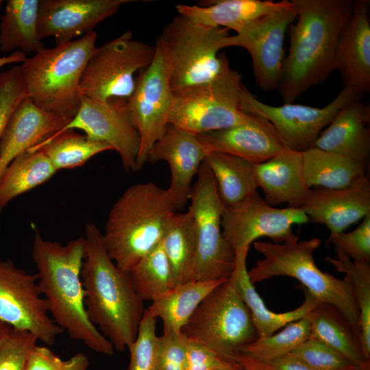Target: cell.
Returning <instances> with one entry per match:
<instances>
[{"label": "cell", "mask_w": 370, "mask_h": 370, "mask_svg": "<svg viewBox=\"0 0 370 370\" xmlns=\"http://www.w3.org/2000/svg\"><path fill=\"white\" fill-rule=\"evenodd\" d=\"M291 1L296 22L288 28V51L276 88L285 103H293L334 71L338 40L355 3L353 0Z\"/></svg>", "instance_id": "1"}, {"label": "cell", "mask_w": 370, "mask_h": 370, "mask_svg": "<svg viewBox=\"0 0 370 370\" xmlns=\"http://www.w3.org/2000/svg\"><path fill=\"white\" fill-rule=\"evenodd\" d=\"M85 256L84 237L62 245L45 240L37 230L34 232L32 259L38 270V286L52 319L71 339L82 341L97 353L112 356V344L86 312L80 275Z\"/></svg>", "instance_id": "2"}, {"label": "cell", "mask_w": 370, "mask_h": 370, "mask_svg": "<svg viewBox=\"0 0 370 370\" xmlns=\"http://www.w3.org/2000/svg\"><path fill=\"white\" fill-rule=\"evenodd\" d=\"M86 256L81 269L84 306L92 323L123 352L135 340L145 312L144 301L135 292L128 273L109 256L97 225L85 227Z\"/></svg>", "instance_id": "3"}, {"label": "cell", "mask_w": 370, "mask_h": 370, "mask_svg": "<svg viewBox=\"0 0 370 370\" xmlns=\"http://www.w3.org/2000/svg\"><path fill=\"white\" fill-rule=\"evenodd\" d=\"M177 211L168 189L152 182L127 188L110 209L102 234L116 267L127 273L158 246Z\"/></svg>", "instance_id": "4"}, {"label": "cell", "mask_w": 370, "mask_h": 370, "mask_svg": "<svg viewBox=\"0 0 370 370\" xmlns=\"http://www.w3.org/2000/svg\"><path fill=\"white\" fill-rule=\"evenodd\" d=\"M321 243L319 238L300 241L295 234L282 243L255 241L254 247L263 258L248 271L250 281L254 284L276 276L297 280L319 301L336 308L360 338L359 310L351 282L317 266L314 253Z\"/></svg>", "instance_id": "5"}, {"label": "cell", "mask_w": 370, "mask_h": 370, "mask_svg": "<svg viewBox=\"0 0 370 370\" xmlns=\"http://www.w3.org/2000/svg\"><path fill=\"white\" fill-rule=\"evenodd\" d=\"M97 38V32L91 31L27 58L19 66L27 97L38 108L69 122L80 106L79 81Z\"/></svg>", "instance_id": "6"}, {"label": "cell", "mask_w": 370, "mask_h": 370, "mask_svg": "<svg viewBox=\"0 0 370 370\" xmlns=\"http://www.w3.org/2000/svg\"><path fill=\"white\" fill-rule=\"evenodd\" d=\"M230 36L227 29L203 25L180 14L164 25L156 41L173 92L211 82L230 66L226 56L219 54Z\"/></svg>", "instance_id": "7"}, {"label": "cell", "mask_w": 370, "mask_h": 370, "mask_svg": "<svg viewBox=\"0 0 370 370\" xmlns=\"http://www.w3.org/2000/svg\"><path fill=\"white\" fill-rule=\"evenodd\" d=\"M182 332L188 340L231 362H235L239 347L258 338L250 312L232 275L202 300Z\"/></svg>", "instance_id": "8"}, {"label": "cell", "mask_w": 370, "mask_h": 370, "mask_svg": "<svg viewBox=\"0 0 370 370\" xmlns=\"http://www.w3.org/2000/svg\"><path fill=\"white\" fill-rule=\"evenodd\" d=\"M243 86L230 66L211 82L173 92L169 124L197 136L255 121L240 108Z\"/></svg>", "instance_id": "9"}, {"label": "cell", "mask_w": 370, "mask_h": 370, "mask_svg": "<svg viewBox=\"0 0 370 370\" xmlns=\"http://www.w3.org/2000/svg\"><path fill=\"white\" fill-rule=\"evenodd\" d=\"M155 53V45L134 40L130 30L95 47L80 78L79 96L127 102L136 86L135 74L150 64Z\"/></svg>", "instance_id": "10"}, {"label": "cell", "mask_w": 370, "mask_h": 370, "mask_svg": "<svg viewBox=\"0 0 370 370\" xmlns=\"http://www.w3.org/2000/svg\"><path fill=\"white\" fill-rule=\"evenodd\" d=\"M188 207L197 238V258L193 280L229 278L234 269L236 252L224 238L221 228L225 206L205 162L192 185Z\"/></svg>", "instance_id": "11"}, {"label": "cell", "mask_w": 370, "mask_h": 370, "mask_svg": "<svg viewBox=\"0 0 370 370\" xmlns=\"http://www.w3.org/2000/svg\"><path fill=\"white\" fill-rule=\"evenodd\" d=\"M361 97L352 89L343 87L335 98L322 108L294 103L275 106L262 102L243 86L240 108L247 114L269 121L286 149L303 153L314 147L321 132L340 109Z\"/></svg>", "instance_id": "12"}, {"label": "cell", "mask_w": 370, "mask_h": 370, "mask_svg": "<svg viewBox=\"0 0 370 370\" xmlns=\"http://www.w3.org/2000/svg\"><path fill=\"white\" fill-rule=\"evenodd\" d=\"M155 46L152 62L138 73L134 92L125 104L140 136L137 170L147 161L149 151L166 131L173 103L164 56L157 41Z\"/></svg>", "instance_id": "13"}, {"label": "cell", "mask_w": 370, "mask_h": 370, "mask_svg": "<svg viewBox=\"0 0 370 370\" xmlns=\"http://www.w3.org/2000/svg\"><path fill=\"white\" fill-rule=\"evenodd\" d=\"M41 295L37 273H29L10 260H0V320L53 345L64 330L49 317L48 303Z\"/></svg>", "instance_id": "14"}, {"label": "cell", "mask_w": 370, "mask_h": 370, "mask_svg": "<svg viewBox=\"0 0 370 370\" xmlns=\"http://www.w3.org/2000/svg\"><path fill=\"white\" fill-rule=\"evenodd\" d=\"M292 1L284 8L251 21L230 35L226 47H240L249 53L258 86L264 91L277 88L283 62L286 32L295 21Z\"/></svg>", "instance_id": "15"}, {"label": "cell", "mask_w": 370, "mask_h": 370, "mask_svg": "<svg viewBox=\"0 0 370 370\" xmlns=\"http://www.w3.org/2000/svg\"><path fill=\"white\" fill-rule=\"evenodd\" d=\"M310 221L300 208H279L269 205L258 193L232 208H225L221 228L233 250L249 247L256 239L267 237L282 243L294 234L293 225Z\"/></svg>", "instance_id": "16"}, {"label": "cell", "mask_w": 370, "mask_h": 370, "mask_svg": "<svg viewBox=\"0 0 370 370\" xmlns=\"http://www.w3.org/2000/svg\"><path fill=\"white\" fill-rule=\"evenodd\" d=\"M75 116L60 131L78 129L90 140L105 143L116 151L124 169L137 170L140 136L125 108V101L100 102L80 97Z\"/></svg>", "instance_id": "17"}, {"label": "cell", "mask_w": 370, "mask_h": 370, "mask_svg": "<svg viewBox=\"0 0 370 370\" xmlns=\"http://www.w3.org/2000/svg\"><path fill=\"white\" fill-rule=\"evenodd\" d=\"M133 0H39L37 29L40 39L56 45L71 42L91 31Z\"/></svg>", "instance_id": "18"}, {"label": "cell", "mask_w": 370, "mask_h": 370, "mask_svg": "<svg viewBox=\"0 0 370 370\" xmlns=\"http://www.w3.org/2000/svg\"><path fill=\"white\" fill-rule=\"evenodd\" d=\"M208 151L197 135L171 124L149 151L147 161L164 160L169 165L171 183L167 189L178 211L188 202L193 180Z\"/></svg>", "instance_id": "19"}, {"label": "cell", "mask_w": 370, "mask_h": 370, "mask_svg": "<svg viewBox=\"0 0 370 370\" xmlns=\"http://www.w3.org/2000/svg\"><path fill=\"white\" fill-rule=\"evenodd\" d=\"M369 0L355 1L352 14L336 46L334 71L343 83L360 95L370 90V21Z\"/></svg>", "instance_id": "20"}, {"label": "cell", "mask_w": 370, "mask_h": 370, "mask_svg": "<svg viewBox=\"0 0 370 370\" xmlns=\"http://www.w3.org/2000/svg\"><path fill=\"white\" fill-rule=\"evenodd\" d=\"M312 221L324 224L333 235L370 214V182L364 176L340 189H310L300 208Z\"/></svg>", "instance_id": "21"}, {"label": "cell", "mask_w": 370, "mask_h": 370, "mask_svg": "<svg viewBox=\"0 0 370 370\" xmlns=\"http://www.w3.org/2000/svg\"><path fill=\"white\" fill-rule=\"evenodd\" d=\"M197 137L209 151L236 156L254 164L262 163L286 149L271 124L260 116L250 123Z\"/></svg>", "instance_id": "22"}, {"label": "cell", "mask_w": 370, "mask_h": 370, "mask_svg": "<svg viewBox=\"0 0 370 370\" xmlns=\"http://www.w3.org/2000/svg\"><path fill=\"white\" fill-rule=\"evenodd\" d=\"M69 122L38 108L29 98L12 114L0 140V177L19 154L62 130Z\"/></svg>", "instance_id": "23"}, {"label": "cell", "mask_w": 370, "mask_h": 370, "mask_svg": "<svg viewBox=\"0 0 370 370\" xmlns=\"http://www.w3.org/2000/svg\"><path fill=\"white\" fill-rule=\"evenodd\" d=\"M255 171L264 201L273 207L286 204L291 208H301L311 189L304 178L302 153L285 149L256 164Z\"/></svg>", "instance_id": "24"}, {"label": "cell", "mask_w": 370, "mask_h": 370, "mask_svg": "<svg viewBox=\"0 0 370 370\" xmlns=\"http://www.w3.org/2000/svg\"><path fill=\"white\" fill-rule=\"evenodd\" d=\"M369 108L360 99L340 109L313 147L366 162L370 153Z\"/></svg>", "instance_id": "25"}, {"label": "cell", "mask_w": 370, "mask_h": 370, "mask_svg": "<svg viewBox=\"0 0 370 370\" xmlns=\"http://www.w3.org/2000/svg\"><path fill=\"white\" fill-rule=\"evenodd\" d=\"M249 249V247H245L236 251L235 265L232 275L238 291L250 312L258 336H267L288 323L304 317L320 301L304 288L305 299L298 308L280 313L269 310L248 275L247 258Z\"/></svg>", "instance_id": "26"}, {"label": "cell", "mask_w": 370, "mask_h": 370, "mask_svg": "<svg viewBox=\"0 0 370 370\" xmlns=\"http://www.w3.org/2000/svg\"><path fill=\"white\" fill-rule=\"evenodd\" d=\"M288 0H216L206 1L200 5L178 4V14L208 27H222L234 32L244 24L262 16L277 11Z\"/></svg>", "instance_id": "27"}, {"label": "cell", "mask_w": 370, "mask_h": 370, "mask_svg": "<svg viewBox=\"0 0 370 370\" xmlns=\"http://www.w3.org/2000/svg\"><path fill=\"white\" fill-rule=\"evenodd\" d=\"M204 162L225 208H232L258 194L256 164L224 153L208 151Z\"/></svg>", "instance_id": "28"}, {"label": "cell", "mask_w": 370, "mask_h": 370, "mask_svg": "<svg viewBox=\"0 0 370 370\" xmlns=\"http://www.w3.org/2000/svg\"><path fill=\"white\" fill-rule=\"evenodd\" d=\"M226 280H193L180 284L153 301L146 310L162 321L164 334L180 333L202 300Z\"/></svg>", "instance_id": "29"}, {"label": "cell", "mask_w": 370, "mask_h": 370, "mask_svg": "<svg viewBox=\"0 0 370 370\" xmlns=\"http://www.w3.org/2000/svg\"><path fill=\"white\" fill-rule=\"evenodd\" d=\"M307 317L310 338L322 342L358 365L370 364L364 354L360 336L336 308L319 302Z\"/></svg>", "instance_id": "30"}, {"label": "cell", "mask_w": 370, "mask_h": 370, "mask_svg": "<svg viewBox=\"0 0 370 370\" xmlns=\"http://www.w3.org/2000/svg\"><path fill=\"white\" fill-rule=\"evenodd\" d=\"M306 183L327 189L352 186L365 175L366 162L312 147L302 153Z\"/></svg>", "instance_id": "31"}, {"label": "cell", "mask_w": 370, "mask_h": 370, "mask_svg": "<svg viewBox=\"0 0 370 370\" xmlns=\"http://www.w3.org/2000/svg\"><path fill=\"white\" fill-rule=\"evenodd\" d=\"M160 243L170 264L175 286L193 281L197 258V238L188 210L175 214Z\"/></svg>", "instance_id": "32"}, {"label": "cell", "mask_w": 370, "mask_h": 370, "mask_svg": "<svg viewBox=\"0 0 370 370\" xmlns=\"http://www.w3.org/2000/svg\"><path fill=\"white\" fill-rule=\"evenodd\" d=\"M38 5L39 0L6 1L0 23L1 51L36 53L44 47L37 29Z\"/></svg>", "instance_id": "33"}, {"label": "cell", "mask_w": 370, "mask_h": 370, "mask_svg": "<svg viewBox=\"0 0 370 370\" xmlns=\"http://www.w3.org/2000/svg\"><path fill=\"white\" fill-rule=\"evenodd\" d=\"M56 171L39 150L28 149L19 154L0 177V214L11 200L47 182Z\"/></svg>", "instance_id": "34"}, {"label": "cell", "mask_w": 370, "mask_h": 370, "mask_svg": "<svg viewBox=\"0 0 370 370\" xmlns=\"http://www.w3.org/2000/svg\"><path fill=\"white\" fill-rule=\"evenodd\" d=\"M29 149L42 152L57 171L82 166L94 156L112 150L109 145L73 130L58 131Z\"/></svg>", "instance_id": "35"}, {"label": "cell", "mask_w": 370, "mask_h": 370, "mask_svg": "<svg viewBox=\"0 0 370 370\" xmlns=\"http://www.w3.org/2000/svg\"><path fill=\"white\" fill-rule=\"evenodd\" d=\"M127 273L135 292L143 301L152 302L175 287L171 268L161 243Z\"/></svg>", "instance_id": "36"}, {"label": "cell", "mask_w": 370, "mask_h": 370, "mask_svg": "<svg viewBox=\"0 0 370 370\" xmlns=\"http://www.w3.org/2000/svg\"><path fill=\"white\" fill-rule=\"evenodd\" d=\"M325 260L351 282L359 310L360 341L366 358L370 359V263L353 261L341 253H336L335 258L328 256Z\"/></svg>", "instance_id": "37"}, {"label": "cell", "mask_w": 370, "mask_h": 370, "mask_svg": "<svg viewBox=\"0 0 370 370\" xmlns=\"http://www.w3.org/2000/svg\"><path fill=\"white\" fill-rule=\"evenodd\" d=\"M310 337L308 317L291 322L278 333L258 336L254 341L239 347L236 352L262 362H268L288 354Z\"/></svg>", "instance_id": "38"}, {"label": "cell", "mask_w": 370, "mask_h": 370, "mask_svg": "<svg viewBox=\"0 0 370 370\" xmlns=\"http://www.w3.org/2000/svg\"><path fill=\"white\" fill-rule=\"evenodd\" d=\"M289 354L314 370H370V364L358 365L322 342L310 337Z\"/></svg>", "instance_id": "39"}, {"label": "cell", "mask_w": 370, "mask_h": 370, "mask_svg": "<svg viewBox=\"0 0 370 370\" xmlns=\"http://www.w3.org/2000/svg\"><path fill=\"white\" fill-rule=\"evenodd\" d=\"M156 319L145 309L135 340L127 347L128 370H156L158 336Z\"/></svg>", "instance_id": "40"}, {"label": "cell", "mask_w": 370, "mask_h": 370, "mask_svg": "<svg viewBox=\"0 0 370 370\" xmlns=\"http://www.w3.org/2000/svg\"><path fill=\"white\" fill-rule=\"evenodd\" d=\"M37 341L33 334L10 327L0 344V370H25Z\"/></svg>", "instance_id": "41"}, {"label": "cell", "mask_w": 370, "mask_h": 370, "mask_svg": "<svg viewBox=\"0 0 370 370\" xmlns=\"http://www.w3.org/2000/svg\"><path fill=\"white\" fill-rule=\"evenodd\" d=\"M327 243L332 245L336 253L347 256L353 261L370 262V214L349 232L330 235Z\"/></svg>", "instance_id": "42"}, {"label": "cell", "mask_w": 370, "mask_h": 370, "mask_svg": "<svg viewBox=\"0 0 370 370\" xmlns=\"http://www.w3.org/2000/svg\"><path fill=\"white\" fill-rule=\"evenodd\" d=\"M26 97L19 66L0 73V140L14 110Z\"/></svg>", "instance_id": "43"}, {"label": "cell", "mask_w": 370, "mask_h": 370, "mask_svg": "<svg viewBox=\"0 0 370 370\" xmlns=\"http://www.w3.org/2000/svg\"><path fill=\"white\" fill-rule=\"evenodd\" d=\"M188 341L182 332L158 336L156 370H186Z\"/></svg>", "instance_id": "44"}, {"label": "cell", "mask_w": 370, "mask_h": 370, "mask_svg": "<svg viewBox=\"0 0 370 370\" xmlns=\"http://www.w3.org/2000/svg\"><path fill=\"white\" fill-rule=\"evenodd\" d=\"M88 365V358L84 353L62 360L49 347L36 345L29 354L25 370H86Z\"/></svg>", "instance_id": "45"}, {"label": "cell", "mask_w": 370, "mask_h": 370, "mask_svg": "<svg viewBox=\"0 0 370 370\" xmlns=\"http://www.w3.org/2000/svg\"><path fill=\"white\" fill-rule=\"evenodd\" d=\"M236 362H227L206 346L195 341H188L186 370H217L231 366Z\"/></svg>", "instance_id": "46"}, {"label": "cell", "mask_w": 370, "mask_h": 370, "mask_svg": "<svg viewBox=\"0 0 370 370\" xmlns=\"http://www.w3.org/2000/svg\"><path fill=\"white\" fill-rule=\"evenodd\" d=\"M264 363L271 370H314L308 365L290 354Z\"/></svg>", "instance_id": "47"}, {"label": "cell", "mask_w": 370, "mask_h": 370, "mask_svg": "<svg viewBox=\"0 0 370 370\" xmlns=\"http://www.w3.org/2000/svg\"><path fill=\"white\" fill-rule=\"evenodd\" d=\"M234 360L245 370H271L264 362L236 352Z\"/></svg>", "instance_id": "48"}, {"label": "cell", "mask_w": 370, "mask_h": 370, "mask_svg": "<svg viewBox=\"0 0 370 370\" xmlns=\"http://www.w3.org/2000/svg\"><path fill=\"white\" fill-rule=\"evenodd\" d=\"M26 58L25 53L16 50L9 56L0 57V68L9 64L23 62Z\"/></svg>", "instance_id": "49"}, {"label": "cell", "mask_w": 370, "mask_h": 370, "mask_svg": "<svg viewBox=\"0 0 370 370\" xmlns=\"http://www.w3.org/2000/svg\"><path fill=\"white\" fill-rule=\"evenodd\" d=\"M10 328V325L8 324L3 323L0 320V344L1 343V341L6 333L7 330Z\"/></svg>", "instance_id": "50"}, {"label": "cell", "mask_w": 370, "mask_h": 370, "mask_svg": "<svg viewBox=\"0 0 370 370\" xmlns=\"http://www.w3.org/2000/svg\"><path fill=\"white\" fill-rule=\"evenodd\" d=\"M217 370H245V369L241 367L238 363L236 362L231 366L220 368Z\"/></svg>", "instance_id": "51"}, {"label": "cell", "mask_w": 370, "mask_h": 370, "mask_svg": "<svg viewBox=\"0 0 370 370\" xmlns=\"http://www.w3.org/2000/svg\"><path fill=\"white\" fill-rule=\"evenodd\" d=\"M2 3H3V1L0 0V14H1V10Z\"/></svg>", "instance_id": "52"}]
</instances>
